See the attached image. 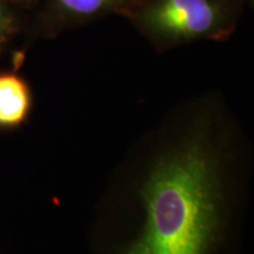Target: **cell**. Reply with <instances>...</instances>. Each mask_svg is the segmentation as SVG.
<instances>
[{
	"instance_id": "obj_1",
	"label": "cell",
	"mask_w": 254,
	"mask_h": 254,
	"mask_svg": "<svg viewBox=\"0 0 254 254\" xmlns=\"http://www.w3.org/2000/svg\"><path fill=\"white\" fill-rule=\"evenodd\" d=\"M147 221L127 254H206L217 224L211 164L201 146L165 161L145 189Z\"/></svg>"
},
{
	"instance_id": "obj_2",
	"label": "cell",
	"mask_w": 254,
	"mask_h": 254,
	"mask_svg": "<svg viewBox=\"0 0 254 254\" xmlns=\"http://www.w3.org/2000/svg\"><path fill=\"white\" fill-rule=\"evenodd\" d=\"M141 21L159 37L187 40L212 37L222 30L224 14L212 0H155Z\"/></svg>"
},
{
	"instance_id": "obj_3",
	"label": "cell",
	"mask_w": 254,
	"mask_h": 254,
	"mask_svg": "<svg viewBox=\"0 0 254 254\" xmlns=\"http://www.w3.org/2000/svg\"><path fill=\"white\" fill-rule=\"evenodd\" d=\"M31 94L26 82L14 74L0 75V126H15L26 118Z\"/></svg>"
},
{
	"instance_id": "obj_4",
	"label": "cell",
	"mask_w": 254,
	"mask_h": 254,
	"mask_svg": "<svg viewBox=\"0 0 254 254\" xmlns=\"http://www.w3.org/2000/svg\"><path fill=\"white\" fill-rule=\"evenodd\" d=\"M134 0H56L64 13L74 18H88L131 5Z\"/></svg>"
},
{
	"instance_id": "obj_5",
	"label": "cell",
	"mask_w": 254,
	"mask_h": 254,
	"mask_svg": "<svg viewBox=\"0 0 254 254\" xmlns=\"http://www.w3.org/2000/svg\"><path fill=\"white\" fill-rule=\"evenodd\" d=\"M15 28V20L4 1L0 0V52L4 49Z\"/></svg>"
},
{
	"instance_id": "obj_6",
	"label": "cell",
	"mask_w": 254,
	"mask_h": 254,
	"mask_svg": "<svg viewBox=\"0 0 254 254\" xmlns=\"http://www.w3.org/2000/svg\"><path fill=\"white\" fill-rule=\"evenodd\" d=\"M14 1H30V0H14Z\"/></svg>"
}]
</instances>
